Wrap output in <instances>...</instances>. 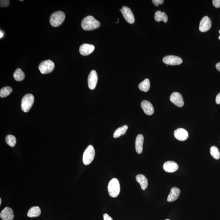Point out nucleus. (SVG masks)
I'll use <instances>...</instances> for the list:
<instances>
[{"label": "nucleus", "instance_id": "nucleus-1", "mask_svg": "<svg viewBox=\"0 0 220 220\" xmlns=\"http://www.w3.org/2000/svg\"><path fill=\"white\" fill-rule=\"evenodd\" d=\"M100 23L95 19L93 16H88L84 18L82 20L81 27L86 31H91L99 28Z\"/></svg>", "mask_w": 220, "mask_h": 220}, {"label": "nucleus", "instance_id": "nucleus-2", "mask_svg": "<svg viewBox=\"0 0 220 220\" xmlns=\"http://www.w3.org/2000/svg\"><path fill=\"white\" fill-rule=\"evenodd\" d=\"M108 190L111 197L115 198L118 196L120 192V186L119 181L117 179L113 178L109 181Z\"/></svg>", "mask_w": 220, "mask_h": 220}, {"label": "nucleus", "instance_id": "nucleus-3", "mask_svg": "<svg viewBox=\"0 0 220 220\" xmlns=\"http://www.w3.org/2000/svg\"><path fill=\"white\" fill-rule=\"evenodd\" d=\"M65 18V15L63 12L61 11L55 12L50 16V24L54 27L59 26L63 22Z\"/></svg>", "mask_w": 220, "mask_h": 220}, {"label": "nucleus", "instance_id": "nucleus-4", "mask_svg": "<svg viewBox=\"0 0 220 220\" xmlns=\"http://www.w3.org/2000/svg\"><path fill=\"white\" fill-rule=\"evenodd\" d=\"M35 101V97L32 94H27L23 97L22 99L21 106L22 110L24 113L29 111L32 107Z\"/></svg>", "mask_w": 220, "mask_h": 220}, {"label": "nucleus", "instance_id": "nucleus-5", "mask_svg": "<svg viewBox=\"0 0 220 220\" xmlns=\"http://www.w3.org/2000/svg\"><path fill=\"white\" fill-rule=\"evenodd\" d=\"M95 156V150L92 145L89 146L83 155V162L84 165H88L92 162Z\"/></svg>", "mask_w": 220, "mask_h": 220}, {"label": "nucleus", "instance_id": "nucleus-6", "mask_svg": "<svg viewBox=\"0 0 220 220\" xmlns=\"http://www.w3.org/2000/svg\"><path fill=\"white\" fill-rule=\"evenodd\" d=\"M54 68V62L50 60L43 61L40 64L39 66V69L41 73L44 74L51 73L52 72Z\"/></svg>", "mask_w": 220, "mask_h": 220}, {"label": "nucleus", "instance_id": "nucleus-7", "mask_svg": "<svg viewBox=\"0 0 220 220\" xmlns=\"http://www.w3.org/2000/svg\"><path fill=\"white\" fill-rule=\"evenodd\" d=\"M163 61L167 65L173 66L181 65L183 62L181 58L173 55L167 56L164 57L163 59Z\"/></svg>", "mask_w": 220, "mask_h": 220}, {"label": "nucleus", "instance_id": "nucleus-8", "mask_svg": "<svg viewBox=\"0 0 220 220\" xmlns=\"http://www.w3.org/2000/svg\"><path fill=\"white\" fill-rule=\"evenodd\" d=\"M121 13L124 19L129 24H132L135 22V17L130 8L126 6L121 8Z\"/></svg>", "mask_w": 220, "mask_h": 220}, {"label": "nucleus", "instance_id": "nucleus-9", "mask_svg": "<svg viewBox=\"0 0 220 220\" xmlns=\"http://www.w3.org/2000/svg\"><path fill=\"white\" fill-rule=\"evenodd\" d=\"M170 100L173 104L179 107H182L184 103L182 96L180 93H172L170 96Z\"/></svg>", "mask_w": 220, "mask_h": 220}, {"label": "nucleus", "instance_id": "nucleus-10", "mask_svg": "<svg viewBox=\"0 0 220 220\" xmlns=\"http://www.w3.org/2000/svg\"><path fill=\"white\" fill-rule=\"evenodd\" d=\"M98 80V76L96 71H91L88 78V87L90 89L94 90L95 88Z\"/></svg>", "mask_w": 220, "mask_h": 220}, {"label": "nucleus", "instance_id": "nucleus-11", "mask_svg": "<svg viewBox=\"0 0 220 220\" xmlns=\"http://www.w3.org/2000/svg\"><path fill=\"white\" fill-rule=\"evenodd\" d=\"M212 21L208 16H205L200 21L199 30L201 32H205L208 31L211 28Z\"/></svg>", "mask_w": 220, "mask_h": 220}, {"label": "nucleus", "instance_id": "nucleus-12", "mask_svg": "<svg viewBox=\"0 0 220 220\" xmlns=\"http://www.w3.org/2000/svg\"><path fill=\"white\" fill-rule=\"evenodd\" d=\"M174 137L180 141H184L188 137V133L186 130L182 128H178L174 132Z\"/></svg>", "mask_w": 220, "mask_h": 220}, {"label": "nucleus", "instance_id": "nucleus-13", "mask_svg": "<svg viewBox=\"0 0 220 220\" xmlns=\"http://www.w3.org/2000/svg\"><path fill=\"white\" fill-rule=\"evenodd\" d=\"M141 106L143 111L147 115H151L153 114L154 113L153 106L149 101H143L141 104Z\"/></svg>", "mask_w": 220, "mask_h": 220}, {"label": "nucleus", "instance_id": "nucleus-14", "mask_svg": "<svg viewBox=\"0 0 220 220\" xmlns=\"http://www.w3.org/2000/svg\"><path fill=\"white\" fill-rule=\"evenodd\" d=\"M0 217L3 220H13L14 218L13 210L10 207H5L1 212Z\"/></svg>", "mask_w": 220, "mask_h": 220}, {"label": "nucleus", "instance_id": "nucleus-15", "mask_svg": "<svg viewBox=\"0 0 220 220\" xmlns=\"http://www.w3.org/2000/svg\"><path fill=\"white\" fill-rule=\"evenodd\" d=\"M95 50V46L88 44H83L80 47V53L82 55L88 56L94 51Z\"/></svg>", "mask_w": 220, "mask_h": 220}, {"label": "nucleus", "instance_id": "nucleus-16", "mask_svg": "<svg viewBox=\"0 0 220 220\" xmlns=\"http://www.w3.org/2000/svg\"><path fill=\"white\" fill-rule=\"evenodd\" d=\"M164 170L168 173H173L179 169V166L177 163L173 161H168L164 164Z\"/></svg>", "mask_w": 220, "mask_h": 220}, {"label": "nucleus", "instance_id": "nucleus-17", "mask_svg": "<svg viewBox=\"0 0 220 220\" xmlns=\"http://www.w3.org/2000/svg\"><path fill=\"white\" fill-rule=\"evenodd\" d=\"M144 137L143 135L139 134L137 136L135 140V149L138 154H141L143 151V147Z\"/></svg>", "mask_w": 220, "mask_h": 220}, {"label": "nucleus", "instance_id": "nucleus-18", "mask_svg": "<svg viewBox=\"0 0 220 220\" xmlns=\"http://www.w3.org/2000/svg\"><path fill=\"white\" fill-rule=\"evenodd\" d=\"M180 192L181 191L179 188L177 187H173L171 189L170 193L168 196V201L173 202L177 200L180 196Z\"/></svg>", "mask_w": 220, "mask_h": 220}, {"label": "nucleus", "instance_id": "nucleus-19", "mask_svg": "<svg viewBox=\"0 0 220 220\" xmlns=\"http://www.w3.org/2000/svg\"><path fill=\"white\" fill-rule=\"evenodd\" d=\"M136 179L137 182L140 184L142 190H145L147 189L148 185V180L144 175L138 174L136 177Z\"/></svg>", "mask_w": 220, "mask_h": 220}, {"label": "nucleus", "instance_id": "nucleus-20", "mask_svg": "<svg viewBox=\"0 0 220 220\" xmlns=\"http://www.w3.org/2000/svg\"><path fill=\"white\" fill-rule=\"evenodd\" d=\"M154 19L157 22L164 21L166 23L167 22L168 17L165 12H162L160 11L156 12L154 15Z\"/></svg>", "mask_w": 220, "mask_h": 220}, {"label": "nucleus", "instance_id": "nucleus-21", "mask_svg": "<svg viewBox=\"0 0 220 220\" xmlns=\"http://www.w3.org/2000/svg\"><path fill=\"white\" fill-rule=\"evenodd\" d=\"M41 212L40 208L38 206H34L30 209L27 213V216L29 217H36L40 215Z\"/></svg>", "mask_w": 220, "mask_h": 220}, {"label": "nucleus", "instance_id": "nucleus-22", "mask_svg": "<svg viewBox=\"0 0 220 220\" xmlns=\"http://www.w3.org/2000/svg\"><path fill=\"white\" fill-rule=\"evenodd\" d=\"M128 128L127 125H124L123 126L119 128L116 129L113 134V137L115 138H117L120 137L126 133Z\"/></svg>", "mask_w": 220, "mask_h": 220}, {"label": "nucleus", "instance_id": "nucleus-23", "mask_svg": "<svg viewBox=\"0 0 220 220\" xmlns=\"http://www.w3.org/2000/svg\"><path fill=\"white\" fill-rule=\"evenodd\" d=\"M150 86L151 84L149 80L148 79H146L139 84V88L141 91L146 92L149 90Z\"/></svg>", "mask_w": 220, "mask_h": 220}, {"label": "nucleus", "instance_id": "nucleus-24", "mask_svg": "<svg viewBox=\"0 0 220 220\" xmlns=\"http://www.w3.org/2000/svg\"><path fill=\"white\" fill-rule=\"evenodd\" d=\"M13 78L17 81H21L24 80L25 74L20 68H18L13 73Z\"/></svg>", "mask_w": 220, "mask_h": 220}, {"label": "nucleus", "instance_id": "nucleus-25", "mask_svg": "<svg viewBox=\"0 0 220 220\" xmlns=\"http://www.w3.org/2000/svg\"><path fill=\"white\" fill-rule=\"evenodd\" d=\"M12 91V88L9 86L3 87L0 91V96L2 98H5L10 95Z\"/></svg>", "mask_w": 220, "mask_h": 220}, {"label": "nucleus", "instance_id": "nucleus-26", "mask_svg": "<svg viewBox=\"0 0 220 220\" xmlns=\"http://www.w3.org/2000/svg\"><path fill=\"white\" fill-rule=\"evenodd\" d=\"M5 142L8 145L11 147H15L16 143V139L15 137L13 135H9L6 136Z\"/></svg>", "mask_w": 220, "mask_h": 220}, {"label": "nucleus", "instance_id": "nucleus-27", "mask_svg": "<svg viewBox=\"0 0 220 220\" xmlns=\"http://www.w3.org/2000/svg\"><path fill=\"white\" fill-rule=\"evenodd\" d=\"M210 154L213 158L216 159H218L220 158V153L218 148L215 146H213L210 148Z\"/></svg>", "mask_w": 220, "mask_h": 220}, {"label": "nucleus", "instance_id": "nucleus-28", "mask_svg": "<svg viewBox=\"0 0 220 220\" xmlns=\"http://www.w3.org/2000/svg\"><path fill=\"white\" fill-rule=\"evenodd\" d=\"M9 1L7 0H1L0 1V6L1 7H6L9 5Z\"/></svg>", "mask_w": 220, "mask_h": 220}, {"label": "nucleus", "instance_id": "nucleus-29", "mask_svg": "<svg viewBox=\"0 0 220 220\" xmlns=\"http://www.w3.org/2000/svg\"><path fill=\"white\" fill-rule=\"evenodd\" d=\"M212 3L214 7L220 8V0H213Z\"/></svg>", "mask_w": 220, "mask_h": 220}, {"label": "nucleus", "instance_id": "nucleus-30", "mask_svg": "<svg viewBox=\"0 0 220 220\" xmlns=\"http://www.w3.org/2000/svg\"><path fill=\"white\" fill-rule=\"evenodd\" d=\"M152 2L155 6H158L160 4L164 3V0H153Z\"/></svg>", "mask_w": 220, "mask_h": 220}, {"label": "nucleus", "instance_id": "nucleus-31", "mask_svg": "<svg viewBox=\"0 0 220 220\" xmlns=\"http://www.w3.org/2000/svg\"><path fill=\"white\" fill-rule=\"evenodd\" d=\"M104 220H113L112 218L107 214H105L103 215Z\"/></svg>", "mask_w": 220, "mask_h": 220}, {"label": "nucleus", "instance_id": "nucleus-32", "mask_svg": "<svg viewBox=\"0 0 220 220\" xmlns=\"http://www.w3.org/2000/svg\"><path fill=\"white\" fill-rule=\"evenodd\" d=\"M216 102L217 104H220V93L218 94L216 98Z\"/></svg>", "mask_w": 220, "mask_h": 220}, {"label": "nucleus", "instance_id": "nucleus-33", "mask_svg": "<svg viewBox=\"0 0 220 220\" xmlns=\"http://www.w3.org/2000/svg\"><path fill=\"white\" fill-rule=\"evenodd\" d=\"M216 67L220 72V62H218V63L216 65Z\"/></svg>", "mask_w": 220, "mask_h": 220}, {"label": "nucleus", "instance_id": "nucleus-34", "mask_svg": "<svg viewBox=\"0 0 220 220\" xmlns=\"http://www.w3.org/2000/svg\"><path fill=\"white\" fill-rule=\"evenodd\" d=\"M0 33H1V35H0V38H1L3 36V33L2 31H0Z\"/></svg>", "mask_w": 220, "mask_h": 220}, {"label": "nucleus", "instance_id": "nucleus-35", "mask_svg": "<svg viewBox=\"0 0 220 220\" xmlns=\"http://www.w3.org/2000/svg\"><path fill=\"white\" fill-rule=\"evenodd\" d=\"M1 203H2V201H1V198H0V205L1 204Z\"/></svg>", "mask_w": 220, "mask_h": 220}, {"label": "nucleus", "instance_id": "nucleus-36", "mask_svg": "<svg viewBox=\"0 0 220 220\" xmlns=\"http://www.w3.org/2000/svg\"><path fill=\"white\" fill-rule=\"evenodd\" d=\"M219 34H220V30L219 31ZM218 39H219L220 40V35L219 37H218Z\"/></svg>", "mask_w": 220, "mask_h": 220}, {"label": "nucleus", "instance_id": "nucleus-37", "mask_svg": "<svg viewBox=\"0 0 220 220\" xmlns=\"http://www.w3.org/2000/svg\"><path fill=\"white\" fill-rule=\"evenodd\" d=\"M166 220H169V219H166Z\"/></svg>", "mask_w": 220, "mask_h": 220}]
</instances>
